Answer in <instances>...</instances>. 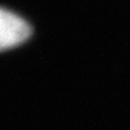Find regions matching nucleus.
I'll return each instance as SVG.
<instances>
[{
	"mask_svg": "<svg viewBox=\"0 0 130 130\" xmlns=\"http://www.w3.org/2000/svg\"><path fill=\"white\" fill-rule=\"evenodd\" d=\"M30 26L19 15L1 9L0 13V47L1 50L13 48L29 37Z\"/></svg>",
	"mask_w": 130,
	"mask_h": 130,
	"instance_id": "nucleus-1",
	"label": "nucleus"
}]
</instances>
